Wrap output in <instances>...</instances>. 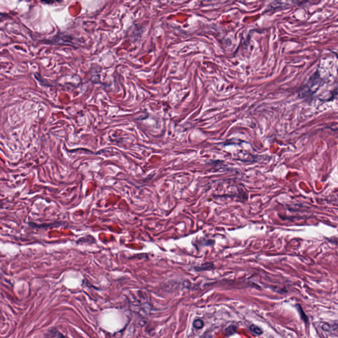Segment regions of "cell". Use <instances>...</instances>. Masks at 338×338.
Returning a JSON list of instances; mask_svg holds the SVG:
<instances>
[{
  "instance_id": "obj_1",
  "label": "cell",
  "mask_w": 338,
  "mask_h": 338,
  "mask_svg": "<svg viewBox=\"0 0 338 338\" xmlns=\"http://www.w3.org/2000/svg\"><path fill=\"white\" fill-rule=\"evenodd\" d=\"M50 338H66L63 334L58 332L56 328H52L49 331Z\"/></svg>"
},
{
  "instance_id": "obj_2",
  "label": "cell",
  "mask_w": 338,
  "mask_h": 338,
  "mask_svg": "<svg viewBox=\"0 0 338 338\" xmlns=\"http://www.w3.org/2000/svg\"><path fill=\"white\" fill-rule=\"evenodd\" d=\"M250 332L254 334V335L256 336H259L261 335V334H262L263 331L259 327L256 326L255 325H252L250 327Z\"/></svg>"
},
{
  "instance_id": "obj_3",
  "label": "cell",
  "mask_w": 338,
  "mask_h": 338,
  "mask_svg": "<svg viewBox=\"0 0 338 338\" xmlns=\"http://www.w3.org/2000/svg\"><path fill=\"white\" fill-rule=\"evenodd\" d=\"M193 326L196 329H197V330L201 329V328H203V326H204V322L200 319L195 320H194V322H193Z\"/></svg>"
},
{
  "instance_id": "obj_4",
  "label": "cell",
  "mask_w": 338,
  "mask_h": 338,
  "mask_svg": "<svg viewBox=\"0 0 338 338\" xmlns=\"http://www.w3.org/2000/svg\"><path fill=\"white\" fill-rule=\"evenodd\" d=\"M210 337H211L210 336H209V335H205V336H204L203 337H202L201 338H210Z\"/></svg>"
}]
</instances>
